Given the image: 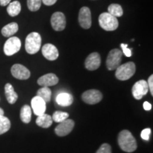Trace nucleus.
Returning a JSON list of instances; mask_svg holds the SVG:
<instances>
[{"instance_id": "f257e3e1", "label": "nucleus", "mask_w": 153, "mask_h": 153, "mask_svg": "<svg viewBox=\"0 0 153 153\" xmlns=\"http://www.w3.org/2000/svg\"><path fill=\"white\" fill-rule=\"evenodd\" d=\"M118 143L121 150L127 152H133L137 149L136 140L128 130H123L118 134Z\"/></svg>"}, {"instance_id": "f03ea898", "label": "nucleus", "mask_w": 153, "mask_h": 153, "mask_svg": "<svg viewBox=\"0 0 153 153\" xmlns=\"http://www.w3.org/2000/svg\"><path fill=\"white\" fill-rule=\"evenodd\" d=\"M41 36L37 32H32L28 34L25 41V49L28 54H36L41 47Z\"/></svg>"}, {"instance_id": "7ed1b4c3", "label": "nucleus", "mask_w": 153, "mask_h": 153, "mask_svg": "<svg viewBox=\"0 0 153 153\" xmlns=\"http://www.w3.org/2000/svg\"><path fill=\"white\" fill-rule=\"evenodd\" d=\"M116 70V77L121 81H125L134 75L135 72V65L133 62H126L118 66Z\"/></svg>"}, {"instance_id": "20e7f679", "label": "nucleus", "mask_w": 153, "mask_h": 153, "mask_svg": "<svg viewBox=\"0 0 153 153\" xmlns=\"http://www.w3.org/2000/svg\"><path fill=\"white\" fill-rule=\"evenodd\" d=\"M99 24L103 29L107 31L115 30L118 27L117 18L111 15L108 12L102 13L99 16Z\"/></svg>"}, {"instance_id": "39448f33", "label": "nucleus", "mask_w": 153, "mask_h": 153, "mask_svg": "<svg viewBox=\"0 0 153 153\" xmlns=\"http://www.w3.org/2000/svg\"><path fill=\"white\" fill-rule=\"evenodd\" d=\"M122 60V51L119 49H113L108 53L106 59V67L108 70H116L120 65Z\"/></svg>"}, {"instance_id": "423d86ee", "label": "nucleus", "mask_w": 153, "mask_h": 153, "mask_svg": "<svg viewBox=\"0 0 153 153\" xmlns=\"http://www.w3.org/2000/svg\"><path fill=\"white\" fill-rule=\"evenodd\" d=\"M22 47V42L18 37L13 36L9 38L4 45V52L7 56L16 54L20 51Z\"/></svg>"}, {"instance_id": "0eeeda50", "label": "nucleus", "mask_w": 153, "mask_h": 153, "mask_svg": "<svg viewBox=\"0 0 153 153\" xmlns=\"http://www.w3.org/2000/svg\"><path fill=\"white\" fill-rule=\"evenodd\" d=\"M149 91L148 85L145 80L137 81L132 88V94L137 100H140L148 94Z\"/></svg>"}, {"instance_id": "6e6552de", "label": "nucleus", "mask_w": 153, "mask_h": 153, "mask_svg": "<svg viewBox=\"0 0 153 153\" xmlns=\"http://www.w3.org/2000/svg\"><path fill=\"white\" fill-rule=\"evenodd\" d=\"M82 99L88 104H96L102 100L103 95L97 89H89L82 94Z\"/></svg>"}, {"instance_id": "1a4fd4ad", "label": "nucleus", "mask_w": 153, "mask_h": 153, "mask_svg": "<svg viewBox=\"0 0 153 153\" xmlns=\"http://www.w3.org/2000/svg\"><path fill=\"white\" fill-rule=\"evenodd\" d=\"M78 20L80 26L85 29H89L91 26V14L89 8L83 7L80 9Z\"/></svg>"}, {"instance_id": "9d476101", "label": "nucleus", "mask_w": 153, "mask_h": 153, "mask_svg": "<svg viewBox=\"0 0 153 153\" xmlns=\"http://www.w3.org/2000/svg\"><path fill=\"white\" fill-rule=\"evenodd\" d=\"M51 23L53 29L57 31H61L64 30L66 26L65 16L62 12H55L51 16Z\"/></svg>"}, {"instance_id": "9b49d317", "label": "nucleus", "mask_w": 153, "mask_h": 153, "mask_svg": "<svg viewBox=\"0 0 153 153\" xmlns=\"http://www.w3.org/2000/svg\"><path fill=\"white\" fill-rule=\"evenodd\" d=\"M59 123L60 124L55 128V133L60 137L65 136L71 133L74 126V122L72 119H66Z\"/></svg>"}, {"instance_id": "f8f14e48", "label": "nucleus", "mask_w": 153, "mask_h": 153, "mask_svg": "<svg viewBox=\"0 0 153 153\" xmlns=\"http://www.w3.org/2000/svg\"><path fill=\"white\" fill-rule=\"evenodd\" d=\"M11 72L13 76L18 79H28L30 76V72L26 67L20 64H15L11 67Z\"/></svg>"}, {"instance_id": "ddd939ff", "label": "nucleus", "mask_w": 153, "mask_h": 153, "mask_svg": "<svg viewBox=\"0 0 153 153\" xmlns=\"http://www.w3.org/2000/svg\"><path fill=\"white\" fill-rule=\"evenodd\" d=\"M31 107L35 115L38 116L45 114L46 110V103L41 97L36 96L31 100Z\"/></svg>"}, {"instance_id": "4468645a", "label": "nucleus", "mask_w": 153, "mask_h": 153, "mask_svg": "<svg viewBox=\"0 0 153 153\" xmlns=\"http://www.w3.org/2000/svg\"><path fill=\"white\" fill-rule=\"evenodd\" d=\"M101 65V57L98 53H92L89 55L85 60V68L88 70H97Z\"/></svg>"}, {"instance_id": "2eb2a0df", "label": "nucleus", "mask_w": 153, "mask_h": 153, "mask_svg": "<svg viewBox=\"0 0 153 153\" xmlns=\"http://www.w3.org/2000/svg\"><path fill=\"white\" fill-rule=\"evenodd\" d=\"M42 54L47 60H55L59 56L58 50L54 45L51 43L45 44L42 48Z\"/></svg>"}, {"instance_id": "dca6fc26", "label": "nucleus", "mask_w": 153, "mask_h": 153, "mask_svg": "<svg viewBox=\"0 0 153 153\" xmlns=\"http://www.w3.org/2000/svg\"><path fill=\"white\" fill-rule=\"evenodd\" d=\"M59 82L58 77L53 73H48L41 76L38 79V84L40 86L49 87L57 85Z\"/></svg>"}, {"instance_id": "f3484780", "label": "nucleus", "mask_w": 153, "mask_h": 153, "mask_svg": "<svg viewBox=\"0 0 153 153\" xmlns=\"http://www.w3.org/2000/svg\"><path fill=\"white\" fill-rule=\"evenodd\" d=\"M56 102L61 106H69L73 103V97L69 93H60L57 96Z\"/></svg>"}, {"instance_id": "a211bd4d", "label": "nucleus", "mask_w": 153, "mask_h": 153, "mask_svg": "<svg viewBox=\"0 0 153 153\" xmlns=\"http://www.w3.org/2000/svg\"><path fill=\"white\" fill-rule=\"evenodd\" d=\"M4 90L5 96L7 101H8L9 104H14L17 101V99H18V94L15 92L13 86L11 85V84L7 83V85H5Z\"/></svg>"}, {"instance_id": "6ab92c4d", "label": "nucleus", "mask_w": 153, "mask_h": 153, "mask_svg": "<svg viewBox=\"0 0 153 153\" xmlns=\"http://www.w3.org/2000/svg\"><path fill=\"white\" fill-rule=\"evenodd\" d=\"M53 121V118L50 115L43 114V115L38 116L36 123L40 127L43 128H48L52 125Z\"/></svg>"}, {"instance_id": "aec40b11", "label": "nucleus", "mask_w": 153, "mask_h": 153, "mask_svg": "<svg viewBox=\"0 0 153 153\" xmlns=\"http://www.w3.org/2000/svg\"><path fill=\"white\" fill-rule=\"evenodd\" d=\"M19 30V25L15 22L10 23L6 25L1 29V32L3 36L4 37H11L15 34Z\"/></svg>"}, {"instance_id": "412c9836", "label": "nucleus", "mask_w": 153, "mask_h": 153, "mask_svg": "<svg viewBox=\"0 0 153 153\" xmlns=\"http://www.w3.org/2000/svg\"><path fill=\"white\" fill-rule=\"evenodd\" d=\"M22 10V5L19 1H14L10 2L7 7V11L9 16H16L20 14Z\"/></svg>"}, {"instance_id": "4be33fe9", "label": "nucleus", "mask_w": 153, "mask_h": 153, "mask_svg": "<svg viewBox=\"0 0 153 153\" xmlns=\"http://www.w3.org/2000/svg\"><path fill=\"white\" fill-rule=\"evenodd\" d=\"M21 120L25 123H28L31 120V108L28 105H24L20 111Z\"/></svg>"}, {"instance_id": "5701e85b", "label": "nucleus", "mask_w": 153, "mask_h": 153, "mask_svg": "<svg viewBox=\"0 0 153 153\" xmlns=\"http://www.w3.org/2000/svg\"><path fill=\"white\" fill-rule=\"evenodd\" d=\"M108 13L117 18L123 16V11L120 5L118 4H111L108 7Z\"/></svg>"}, {"instance_id": "b1692460", "label": "nucleus", "mask_w": 153, "mask_h": 153, "mask_svg": "<svg viewBox=\"0 0 153 153\" xmlns=\"http://www.w3.org/2000/svg\"><path fill=\"white\" fill-rule=\"evenodd\" d=\"M51 94H52V92H51V90L49 89V87H42V88L38 89L37 91L38 97L43 99L45 101V103L51 101Z\"/></svg>"}, {"instance_id": "393cba45", "label": "nucleus", "mask_w": 153, "mask_h": 153, "mask_svg": "<svg viewBox=\"0 0 153 153\" xmlns=\"http://www.w3.org/2000/svg\"><path fill=\"white\" fill-rule=\"evenodd\" d=\"M11 128V122L4 116H0V135L7 133Z\"/></svg>"}, {"instance_id": "a878e982", "label": "nucleus", "mask_w": 153, "mask_h": 153, "mask_svg": "<svg viewBox=\"0 0 153 153\" xmlns=\"http://www.w3.org/2000/svg\"><path fill=\"white\" fill-rule=\"evenodd\" d=\"M69 117V114L66 112H62V111H57L54 112V114L53 115V120H54L55 122L57 123H61L63 120L68 119Z\"/></svg>"}, {"instance_id": "bb28decb", "label": "nucleus", "mask_w": 153, "mask_h": 153, "mask_svg": "<svg viewBox=\"0 0 153 153\" xmlns=\"http://www.w3.org/2000/svg\"><path fill=\"white\" fill-rule=\"evenodd\" d=\"M42 0H27L28 8L31 11H36L41 8Z\"/></svg>"}, {"instance_id": "cd10ccee", "label": "nucleus", "mask_w": 153, "mask_h": 153, "mask_svg": "<svg viewBox=\"0 0 153 153\" xmlns=\"http://www.w3.org/2000/svg\"><path fill=\"white\" fill-rule=\"evenodd\" d=\"M96 153H111V148L108 143H104L101 145Z\"/></svg>"}, {"instance_id": "c85d7f7f", "label": "nucleus", "mask_w": 153, "mask_h": 153, "mask_svg": "<svg viewBox=\"0 0 153 153\" xmlns=\"http://www.w3.org/2000/svg\"><path fill=\"white\" fill-rule=\"evenodd\" d=\"M120 47L123 50V53L126 57H131L132 55V49H130L128 48L127 44L121 43L120 44Z\"/></svg>"}, {"instance_id": "c756f323", "label": "nucleus", "mask_w": 153, "mask_h": 153, "mask_svg": "<svg viewBox=\"0 0 153 153\" xmlns=\"http://www.w3.org/2000/svg\"><path fill=\"white\" fill-rule=\"evenodd\" d=\"M151 134V129L150 128H145L141 132V137L145 140H149L150 139V135Z\"/></svg>"}, {"instance_id": "7c9ffc66", "label": "nucleus", "mask_w": 153, "mask_h": 153, "mask_svg": "<svg viewBox=\"0 0 153 153\" xmlns=\"http://www.w3.org/2000/svg\"><path fill=\"white\" fill-rule=\"evenodd\" d=\"M153 75H150L149 76L148 78V82H147L148 85V88H149V90H150V93L151 94L153 95Z\"/></svg>"}, {"instance_id": "2f4dec72", "label": "nucleus", "mask_w": 153, "mask_h": 153, "mask_svg": "<svg viewBox=\"0 0 153 153\" xmlns=\"http://www.w3.org/2000/svg\"><path fill=\"white\" fill-rule=\"evenodd\" d=\"M43 3L46 6H52L56 3L57 0H42Z\"/></svg>"}, {"instance_id": "473e14b6", "label": "nucleus", "mask_w": 153, "mask_h": 153, "mask_svg": "<svg viewBox=\"0 0 153 153\" xmlns=\"http://www.w3.org/2000/svg\"><path fill=\"white\" fill-rule=\"evenodd\" d=\"M143 108H144L145 110L150 111L152 108V105L149 102H148V101H145L144 104H143Z\"/></svg>"}, {"instance_id": "72a5a7b5", "label": "nucleus", "mask_w": 153, "mask_h": 153, "mask_svg": "<svg viewBox=\"0 0 153 153\" xmlns=\"http://www.w3.org/2000/svg\"><path fill=\"white\" fill-rule=\"evenodd\" d=\"M11 0H0V6L4 7V6L8 5L11 2Z\"/></svg>"}, {"instance_id": "f704fd0d", "label": "nucleus", "mask_w": 153, "mask_h": 153, "mask_svg": "<svg viewBox=\"0 0 153 153\" xmlns=\"http://www.w3.org/2000/svg\"><path fill=\"white\" fill-rule=\"evenodd\" d=\"M4 110L1 108H0V116H4Z\"/></svg>"}]
</instances>
